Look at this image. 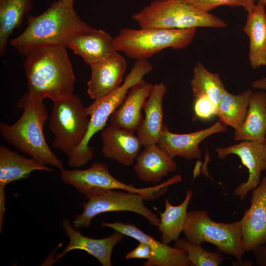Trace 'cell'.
I'll list each match as a JSON object with an SVG mask.
<instances>
[{"instance_id": "cell-7", "label": "cell", "mask_w": 266, "mask_h": 266, "mask_svg": "<svg viewBox=\"0 0 266 266\" xmlns=\"http://www.w3.org/2000/svg\"><path fill=\"white\" fill-rule=\"evenodd\" d=\"M185 238L201 245L203 242L214 245L221 252L242 261L246 251L242 240L240 221L231 223L216 222L203 209L188 212L183 229Z\"/></svg>"}, {"instance_id": "cell-26", "label": "cell", "mask_w": 266, "mask_h": 266, "mask_svg": "<svg viewBox=\"0 0 266 266\" xmlns=\"http://www.w3.org/2000/svg\"><path fill=\"white\" fill-rule=\"evenodd\" d=\"M32 7L31 0H0V56L4 54L10 35Z\"/></svg>"}, {"instance_id": "cell-16", "label": "cell", "mask_w": 266, "mask_h": 266, "mask_svg": "<svg viewBox=\"0 0 266 266\" xmlns=\"http://www.w3.org/2000/svg\"><path fill=\"white\" fill-rule=\"evenodd\" d=\"M52 171L53 169L32 158H26L6 146L0 145V232L5 211L4 188L9 183L29 177L34 170Z\"/></svg>"}, {"instance_id": "cell-2", "label": "cell", "mask_w": 266, "mask_h": 266, "mask_svg": "<svg viewBox=\"0 0 266 266\" xmlns=\"http://www.w3.org/2000/svg\"><path fill=\"white\" fill-rule=\"evenodd\" d=\"M27 19L25 30L9 41L13 47L25 56L41 48H66L68 40L72 34L93 29L80 19L73 7L60 0L53 3L42 14L36 16L29 15Z\"/></svg>"}, {"instance_id": "cell-29", "label": "cell", "mask_w": 266, "mask_h": 266, "mask_svg": "<svg viewBox=\"0 0 266 266\" xmlns=\"http://www.w3.org/2000/svg\"><path fill=\"white\" fill-rule=\"evenodd\" d=\"M174 246L186 251L188 260L193 266H218L224 260L220 253L206 251L200 245L191 243L186 238L177 239Z\"/></svg>"}, {"instance_id": "cell-22", "label": "cell", "mask_w": 266, "mask_h": 266, "mask_svg": "<svg viewBox=\"0 0 266 266\" xmlns=\"http://www.w3.org/2000/svg\"><path fill=\"white\" fill-rule=\"evenodd\" d=\"M166 93V87L164 83L154 84L144 103L145 117L136 131L143 146L158 144L164 124L163 100Z\"/></svg>"}, {"instance_id": "cell-33", "label": "cell", "mask_w": 266, "mask_h": 266, "mask_svg": "<svg viewBox=\"0 0 266 266\" xmlns=\"http://www.w3.org/2000/svg\"><path fill=\"white\" fill-rule=\"evenodd\" d=\"M252 252L257 265L266 266V244L257 247Z\"/></svg>"}, {"instance_id": "cell-32", "label": "cell", "mask_w": 266, "mask_h": 266, "mask_svg": "<svg viewBox=\"0 0 266 266\" xmlns=\"http://www.w3.org/2000/svg\"><path fill=\"white\" fill-rule=\"evenodd\" d=\"M154 256L153 250L149 244L139 242L137 247L127 253L125 258L127 260L144 259L147 260L153 258Z\"/></svg>"}, {"instance_id": "cell-11", "label": "cell", "mask_w": 266, "mask_h": 266, "mask_svg": "<svg viewBox=\"0 0 266 266\" xmlns=\"http://www.w3.org/2000/svg\"><path fill=\"white\" fill-rule=\"evenodd\" d=\"M216 152L220 159H224L230 154L236 155L242 165L247 168L249 172L247 180L238 185L233 193L242 201L249 192L259 185L262 171L266 170V141L243 140L238 144L227 147L217 148Z\"/></svg>"}, {"instance_id": "cell-35", "label": "cell", "mask_w": 266, "mask_h": 266, "mask_svg": "<svg viewBox=\"0 0 266 266\" xmlns=\"http://www.w3.org/2000/svg\"><path fill=\"white\" fill-rule=\"evenodd\" d=\"M68 6L73 7V4L75 0H60Z\"/></svg>"}, {"instance_id": "cell-5", "label": "cell", "mask_w": 266, "mask_h": 266, "mask_svg": "<svg viewBox=\"0 0 266 266\" xmlns=\"http://www.w3.org/2000/svg\"><path fill=\"white\" fill-rule=\"evenodd\" d=\"M132 18L140 28L182 29L227 26L220 18L200 10L186 0H155Z\"/></svg>"}, {"instance_id": "cell-36", "label": "cell", "mask_w": 266, "mask_h": 266, "mask_svg": "<svg viewBox=\"0 0 266 266\" xmlns=\"http://www.w3.org/2000/svg\"><path fill=\"white\" fill-rule=\"evenodd\" d=\"M257 4H260L265 5L266 4V0H258Z\"/></svg>"}, {"instance_id": "cell-17", "label": "cell", "mask_w": 266, "mask_h": 266, "mask_svg": "<svg viewBox=\"0 0 266 266\" xmlns=\"http://www.w3.org/2000/svg\"><path fill=\"white\" fill-rule=\"evenodd\" d=\"M90 67L91 76L87 83V93L91 99L96 100L121 86L127 64L124 57L116 51Z\"/></svg>"}, {"instance_id": "cell-37", "label": "cell", "mask_w": 266, "mask_h": 266, "mask_svg": "<svg viewBox=\"0 0 266 266\" xmlns=\"http://www.w3.org/2000/svg\"><path fill=\"white\" fill-rule=\"evenodd\" d=\"M265 8H266V4L265 5Z\"/></svg>"}, {"instance_id": "cell-4", "label": "cell", "mask_w": 266, "mask_h": 266, "mask_svg": "<svg viewBox=\"0 0 266 266\" xmlns=\"http://www.w3.org/2000/svg\"><path fill=\"white\" fill-rule=\"evenodd\" d=\"M151 64L146 60L136 61L123 84L108 95L95 100L86 107L90 116L88 129L81 144L68 156L67 164L71 167H79L86 165L94 156V149L89 145L96 133L102 131L112 113L122 103L130 89L152 70Z\"/></svg>"}, {"instance_id": "cell-15", "label": "cell", "mask_w": 266, "mask_h": 266, "mask_svg": "<svg viewBox=\"0 0 266 266\" xmlns=\"http://www.w3.org/2000/svg\"><path fill=\"white\" fill-rule=\"evenodd\" d=\"M62 227L69 238V242L61 253L55 255L53 263L71 250H82L94 257L102 266H110L113 250L125 236L115 231L110 235L101 239L85 236L71 224L68 219L63 220Z\"/></svg>"}, {"instance_id": "cell-27", "label": "cell", "mask_w": 266, "mask_h": 266, "mask_svg": "<svg viewBox=\"0 0 266 266\" xmlns=\"http://www.w3.org/2000/svg\"><path fill=\"white\" fill-rule=\"evenodd\" d=\"M252 93L249 89L234 95L225 90L218 105L219 121L234 130L240 127L245 120Z\"/></svg>"}, {"instance_id": "cell-10", "label": "cell", "mask_w": 266, "mask_h": 266, "mask_svg": "<svg viewBox=\"0 0 266 266\" xmlns=\"http://www.w3.org/2000/svg\"><path fill=\"white\" fill-rule=\"evenodd\" d=\"M61 171L63 181L85 196L97 191L119 190L138 194L145 200L151 201L164 193L163 183L146 188H137L125 184L114 177L107 165L101 163L95 162L86 169L64 168Z\"/></svg>"}, {"instance_id": "cell-3", "label": "cell", "mask_w": 266, "mask_h": 266, "mask_svg": "<svg viewBox=\"0 0 266 266\" xmlns=\"http://www.w3.org/2000/svg\"><path fill=\"white\" fill-rule=\"evenodd\" d=\"M17 104L23 113L12 125L0 123L2 139L39 163L63 169L62 161L51 150L44 135L43 127L48 120V112L43 100L33 99L27 92Z\"/></svg>"}, {"instance_id": "cell-21", "label": "cell", "mask_w": 266, "mask_h": 266, "mask_svg": "<svg viewBox=\"0 0 266 266\" xmlns=\"http://www.w3.org/2000/svg\"><path fill=\"white\" fill-rule=\"evenodd\" d=\"M135 161L133 167L135 174L140 180L145 182L157 183L177 168L173 158L158 144L144 146Z\"/></svg>"}, {"instance_id": "cell-1", "label": "cell", "mask_w": 266, "mask_h": 266, "mask_svg": "<svg viewBox=\"0 0 266 266\" xmlns=\"http://www.w3.org/2000/svg\"><path fill=\"white\" fill-rule=\"evenodd\" d=\"M25 69L31 98L53 102L73 94L75 76L63 46L41 48L26 55Z\"/></svg>"}, {"instance_id": "cell-31", "label": "cell", "mask_w": 266, "mask_h": 266, "mask_svg": "<svg viewBox=\"0 0 266 266\" xmlns=\"http://www.w3.org/2000/svg\"><path fill=\"white\" fill-rule=\"evenodd\" d=\"M196 115L201 119H208L217 115L218 105L205 96L196 98L194 103Z\"/></svg>"}, {"instance_id": "cell-34", "label": "cell", "mask_w": 266, "mask_h": 266, "mask_svg": "<svg viewBox=\"0 0 266 266\" xmlns=\"http://www.w3.org/2000/svg\"><path fill=\"white\" fill-rule=\"evenodd\" d=\"M251 86L255 89L266 90V77L253 81Z\"/></svg>"}, {"instance_id": "cell-13", "label": "cell", "mask_w": 266, "mask_h": 266, "mask_svg": "<svg viewBox=\"0 0 266 266\" xmlns=\"http://www.w3.org/2000/svg\"><path fill=\"white\" fill-rule=\"evenodd\" d=\"M100 226L108 227L131 237L139 242L149 244L153 249L154 257L143 263L144 266H188L191 265L185 250L156 240L152 236L142 232L133 224L101 222Z\"/></svg>"}, {"instance_id": "cell-9", "label": "cell", "mask_w": 266, "mask_h": 266, "mask_svg": "<svg viewBox=\"0 0 266 266\" xmlns=\"http://www.w3.org/2000/svg\"><path fill=\"white\" fill-rule=\"evenodd\" d=\"M87 201L82 202L81 213L77 215L73 226L77 230L89 227L97 215L108 212L131 211L138 213L150 223L157 226L159 218L143 203L139 195L123 190H107L93 192L85 196Z\"/></svg>"}, {"instance_id": "cell-14", "label": "cell", "mask_w": 266, "mask_h": 266, "mask_svg": "<svg viewBox=\"0 0 266 266\" xmlns=\"http://www.w3.org/2000/svg\"><path fill=\"white\" fill-rule=\"evenodd\" d=\"M226 127L218 121L212 126L194 133L176 134L171 132L166 124H163L158 145L169 156H179L191 160L201 157L200 143L211 134L223 132Z\"/></svg>"}, {"instance_id": "cell-8", "label": "cell", "mask_w": 266, "mask_h": 266, "mask_svg": "<svg viewBox=\"0 0 266 266\" xmlns=\"http://www.w3.org/2000/svg\"><path fill=\"white\" fill-rule=\"evenodd\" d=\"M53 102L49 121L55 137L52 146L68 156L84 139L90 119L81 100L74 94Z\"/></svg>"}, {"instance_id": "cell-18", "label": "cell", "mask_w": 266, "mask_h": 266, "mask_svg": "<svg viewBox=\"0 0 266 266\" xmlns=\"http://www.w3.org/2000/svg\"><path fill=\"white\" fill-rule=\"evenodd\" d=\"M100 136L104 157L125 166L133 165L143 146L134 132L110 125L101 131Z\"/></svg>"}, {"instance_id": "cell-38", "label": "cell", "mask_w": 266, "mask_h": 266, "mask_svg": "<svg viewBox=\"0 0 266 266\" xmlns=\"http://www.w3.org/2000/svg\"></svg>"}, {"instance_id": "cell-19", "label": "cell", "mask_w": 266, "mask_h": 266, "mask_svg": "<svg viewBox=\"0 0 266 266\" xmlns=\"http://www.w3.org/2000/svg\"><path fill=\"white\" fill-rule=\"evenodd\" d=\"M152 86L143 79L132 86L123 101L110 115V125L133 132L136 131L143 121L141 109Z\"/></svg>"}, {"instance_id": "cell-20", "label": "cell", "mask_w": 266, "mask_h": 266, "mask_svg": "<svg viewBox=\"0 0 266 266\" xmlns=\"http://www.w3.org/2000/svg\"><path fill=\"white\" fill-rule=\"evenodd\" d=\"M66 48L71 49L90 66L116 51L114 38L102 30L95 29L72 34L68 40Z\"/></svg>"}, {"instance_id": "cell-23", "label": "cell", "mask_w": 266, "mask_h": 266, "mask_svg": "<svg viewBox=\"0 0 266 266\" xmlns=\"http://www.w3.org/2000/svg\"><path fill=\"white\" fill-rule=\"evenodd\" d=\"M266 93L253 92L250 98L245 120L235 130L234 139L237 141H266Z\"/></svg>"}, {"instance_id": "cell-30", "label": "cell", "mask_w": 266, "mask_h": 266, "mask_svg": "<svg viewBox=\"0 0 266 266\" xmlns=\"http://www.w3.org/2000/svg\"><path fill=\"white\" fill-rule=\"evenodd\" d=\"M190 3L206 12L222 6H241L247 12L252 11L256 7V0H186Z\"/></svg>"}, {"instance_id": "cell-28", "label": "cell", "mask_w": 266, "mask_h": 266, "mask_svg": "<svg viewBox=\"0 0 266 266\" xmlns=\"http://www.w3.org/2000/svg\"><path fill=\"white\" fill-rule=\"evenodd\" d=\"M191 86L195 98L205 96L217 105L226 90L219 74L208 71L201 62L194 68Z\"/></svg>"}, {"instance_id": "cell-24", "label": "cell", "mask_w": 266, "mask_h": 266, "mask_svg": "<svg viewBox=\"0 0 266 266\" xmlns=\"http://www.w3.org/2000/svg\"><path fill=\"white\" fill-rule=\"evenodd\" d=\"M249 38V59L255 69L266 66V13L264 5L257 4L248 13L243 29Z\"/></svg>"}, {"instance_id": "cell-12", "label": "cell", "mask_w": 266, "mask_h": 266, "mask_svg": "<svg viewBox=\"0 0 266 266\" xmlns=\"http://www.w3.org/2000/svg\"><path fill=\"white\" fill-rule=\"evenodd\" d=\"M251 204L240 220L246 252L266 244V176L252 191Z\"/></svg>"}, {"instance_id": "cell-6", "label": "cell", "mask_w": 266, "mask_h": 266, "mask_svg": "<svg viewBox=\"0 0 266 266\" xmlns=\"http://www.w3.org/2000/svg\"><path fill=\"white\" fill-rule=\"evenodd\" d=\"M196 28H124L114 37V48L136 61L148 58L166 48L181 49L192 42Z\"/></svg>"}, {"instance_id": "cell-25", "label": "cell", "mask_w": 266, "mask_h": 266, "mask_svg": "<svg viewBox=\"0 0 266 266\" xmlns=\"http://www.w3.org/2000/svg\"><path fill=\"white\" fill-rule=\"evenodd\" d=\"M192 190H187L184 200L178 205L171 204L168 199L165 201V208L160 212V222L157 226L161 234V241L168 245L172 241H176L184 227L187 216V208L192 198Z\"/></svg>"}]
</instances>
